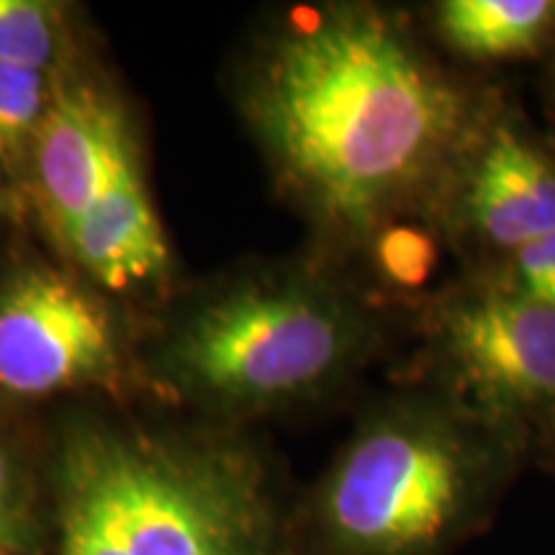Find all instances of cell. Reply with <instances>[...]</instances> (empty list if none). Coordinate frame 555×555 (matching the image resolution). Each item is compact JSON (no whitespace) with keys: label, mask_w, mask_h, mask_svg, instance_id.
I'll return each instance as SVG.
<instances>
[{"label":"cell","mask_w":555,"mask_h":555,"mask_svg":"<svg viewBox=\"0 0 555 555\" xmlns=\"http://www.w3.org/2000/svg\"><path fill=\"white\" fill-rule=\"evenodd\" d=\"M504 95L442 65L393 11L307 13L260 62L247 114L283 185L343 247L433 217Z\"/></svg>","instance_id":"6da1fadb"},{"label":"cell","mask_w":555,"mask_h":555,"mask_svg":"<svg viewBox=\"0 0 555 555\" xmlns=\"http://www.w3.org/2000/svg\"><path fill=\"white\" fill-rule=\"evenodd\" d=\"M525 450L437 388L365 414L324 478L317 522L330 555H446L489 522Z\"/></svg>","instance_id":"7a4b0ae2"},{"label":"cell","mask_w":555,"mask_h":555,"mask_svg":"<svg viewBox=\"0 0 555 555\" xmlns=\"http://www.w3.org/2000/svg\"><path fill=\"white\" fill-rule=\"evenodd\" d=\"M376 339V319L356 291L301 270L208 298L172 332L163 365L196 404L266 412L345 384Z\"/></svg>","instance_id":"3957f363"},{"label":"cell","mask_w":555,"mask_h":555,"mask_svg":"<svg viewBox=\"0 0 555 555\" xmlns=\"http://www.w3.org/2000/svg\"><path fill=\"white\" fill-rule=\"evenodd\" d=\"M127 555H278L262 468L224 440L75 425Z\"/></svg>","instance_id":"277c9868"},{"label":"cell","mask_w":555,"mask_h":555,"mask_svg":"<svg viewBox=\"0 0 555 555\" xmlns=\"http://www.w3.org/2000/svg\"><path fill=\"white\" fill-rule=\"evenodd\" d=\"M433 388L525 450L555 461V309L474 275L435 298L425 317Z\"/></svg>","instance_id":"5b68a950"},{"label":"cell","mask_w":555,"mask_h":555,"mask_svg":"<svg viewBox=\"0 0 555 555\" xmlns=\"http://www.w3.org/2000/svg\"><path fill=\"white\" fill-rule=\"evenodd\" d=\"M121 339L99 296L60 270L31 266L0 286V388L18 399L111 386Z\"/></svg>","instance_id":"8992f818"},{"label":"cell","mask_w":555,"mask_h":555,"mask_svg":"<svg viewBox=\"0 0 555 555\" xmlns=\"http://www.w3.org/2000/svg\"><path fill=\"white\" fill-rule=\"evenodd\" d=\"M437 221L470 270L555 234V147L509 99L457 168Z\"/></svg>","instance_id":"52a82bcc"},{"label":"cell","mask_w":555,"mask_h":555,"mask_svg":"<svg viewBox=\"0 0 555 555\" xmlns=\"http://www.w3.org/2000/svg\"><path fill=\"white\" fill-rule=\"evenodd\" d=\"M134 170V139L116 101L90 82L57 75L29 157L34 201L54 240Z\"/></svg>","instance_id":"ba28073f"},{"label":"cell","mask_w":555,"mask_h":555,"mask_svg":"<svg viewBox=\"0 0 555 555\" xmlns=\"http://www.w3.org/2000/svg\"><path fill=\"white\" fill-rule=\"evenodd\" d=\"M57 242L82 273L108 291L155 283L170 260L168 242L139 170L111 185Z\"/></svg>","instance_id":"9c48e42d"},{"label":"cell","mask_w":555,"mask_h":555,"mask_svg":"<svg viewBox=\"0 0 555 555\" xmlns=\"http://www.w3.org/2000/svg\"><path fill=\"white\" fill-rule=\"evenodd\" d=\"M433 26L450 52L476 65L530 60L555 47V0H442Z\"/></svg>","instance_id":"30bf717a"},{"label":"cell","mask_w":555,"mask_h":555,"mask_svg":"<svg viewBox=\"0 0 555 555\" xmlns=\"http://www.w3.org/2000/svg\"><path fill=\"white\" fill-rule=\"evenodd\" d=\"M57 483V555H127L106 486L75 429L62 442Z\"/></svg>","instance_id":"8fae6325"},{"label":"cell","mask_w":555,"mask_h":555,"mask_svg":"<svg viewBox=\"0 0 555 555\" xmlns=\"http://www.w3.org/2000/svg\"><path fill=\"white\" fill-rule=\"evenodd\" d=\"M57 75L0 62V168L29 172L34 137L52 103Z\"/></svg>","instance_id":"7c38bea8"},{"label":"cell","mask_w":555,"mask_h":555,"mask_svg":"<svg viewBox=\"0 0 555 555\" xmlns=\"http://www.w3.org/2000/svg\"><path fill=\"white\" fill-rule=\"evenodd\" d=\"M67 21L60 5L44 0H0V62L62 75Z\"/></svg>","instance_id":"4fadbf2b"},{"label":"cell","mask_w":555,"mask_h":555,"mask_svg":"<svg viewBox=\"0 0 555 555\" xmlns=\"http://www.w3.org/2000/svg\"><path fill=\"white\" fill-rule=\"evenodd\" d=\"M468 275L502 294L555 309V234L530 242L489 266L468 270Z\"/></svg>","instance_id":"5bb4252c"},{"label":"cell","mask_w":555,"mask_h":555,"mask_svg":"<svg viewBox=\"0 0 555 555\" xmlns=\"http://www.w3.org/2000/svg\"><path fill=\"white\" fill-rule=\"evenodd\" d=\"M18 478L11 455L0 446V547H9L21 530Z\"/></svg>","instance_id":"9a60e30c"},{"label":"cell","mask_w":555,"mask_h":555,"mask_svg":"<svg viewBox=\"0 0 555 555\" xmlns=\"http://www.w3.org/2000/svg\"><path fill=\"white\" fill-rule=\"evenodd\" d=\"M547 93H551V99L555 103V47L551 54V65H547Z\"/></svg>","instance_id":"2e32d148"},{"label":"cell","mask_w":555,"mask_h":555,"mask_svg":"<svg viewBox=\"0 0 555 555\" xmlns=\"http://www.w3.org/2000/svg\"><path fill=\"white\" fill-rule=\"evenodd\" d=\"M0 555H5V547H0Z\"/></svg>","instance_id":"e0dca14e"}]
</instances>
